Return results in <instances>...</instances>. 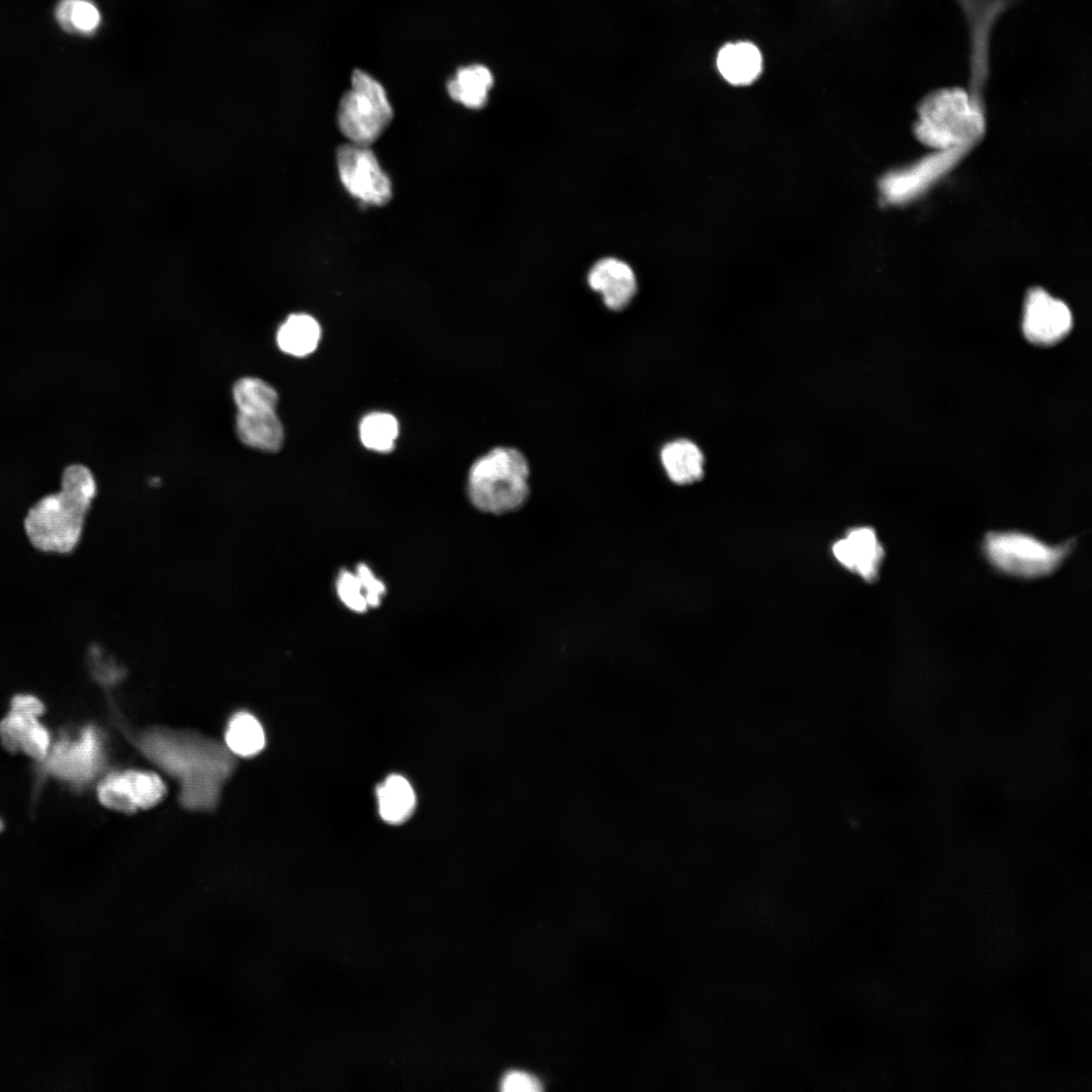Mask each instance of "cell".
<instances>
[{
	"label": "cell",
	"mask_w": 1092,
	"mask_h": 1092,
	"mask_svg": "<svg viewBox=\"0 0 1092 1092\" xmlns=\"http://www.w3.org/2000/svg\"><path fill=\"white\" fill-rule=\"evenodd\" d=\"M138 744L153 762L177 779L181 803L188 809H211L234 768L228 750L198 735L153 729L142 734Z\"/></svg>",
	"instance_id": "1"
},
{
	"label": "cell",
	"mask_w": 1092,
	"mask_h": 1092,
	"mask_svg": "<svg viewBox=\"0 0 1092 1092\" xmlns=\"http://www.w3.org/2000/svg\"><path fill=\"white\" fill-rule=\"evenodd\" d=\"M96 492L95 477L87 466L68 465L59 489L40 496L24 513L23 534L32 549L49 555L71 554L81 542Z\"/></svg>",
	"instance_id": "2"
},
{
	"label": "cell",
	"mask_w": 1092,
	"mask_h": 1092,
	"mask_svg": "<svg viewBox=\"0 0 1092 1092\" xmlns=\"http://www.w3.org/2000/svg\"><path fill=\"white\" fill-rule=\"evenodd\" d=\"M979 93L961 87L930 92L918 104L913 131L935 151L971 149L985 129Z\"/></svg>",
	"instance_id": "3"
},
{
	"label": "cell",
	"mask_w": 1092,
	"mask_h": 1092,
	"mask_svg": "<svg viewBox=\"0 0 1092 1092\" xmlns=\"http://www.w3.org/2000/svg\"><path fill=\"white\" fill-rule=\"evenodd\" d=\"M529 462L519 449L495 447L479 457L469 469V500L485 514L516 512L529 499Z\"/></svg>",
	"instance_id": "4"
},
{
	"label": "cell",
	"mask_w": 1092,
	"mask_h": 1092,
	"mask_svg": "<svg viewBox=\"0 0 1092 1092\" xmlns=\"http://www.w3.org/2000/svg\"><path fill=\"white\" fill-rule=\"evenodd\" d=\"M1075 539L1050 544L1026 532H987L982 551L998 572L1012 577L1035 579L1054 573L1075 547Z\"/></svg>",
	"instance_id": "5"
},
{
	"label": "cell",
	"mask_w": 1092,
	"mask_h": 1092,
	"mask_svg": "<svg viewBox=\"0 0 1092 1092\" xmlns=\"http://www.w3.org/2000/svg\"><path fill=\"white\" fill-rule=\"evenodd\" d=\"M351 85L339 104L338 125L352 144L368 147L388 126L393 110L382 85L368 73L356 69Z\"/></svg>",
	"instance_id": "6"
},
{
	"label": "cell",
	"mask_w": 1092,
	"mask_h": 1092,
	"mask_svg": "<svg viewBox=\"0 0 1092 1092\" xmlns=\"http://www.w3.org/2000/svg\"><path fill=\"white\" fill-rule=\"evenodd\" d=\"M103 759L102 736L95 727L87 726L74 735H63L53 743L43 761L51 776L81 788L96 777Z\"/></svg>",
	"instance_id": "7"
},
{
	"label": "cell",
	"mask_w": 1092,
	"mask_h": 1092,
	"mask_svg": "<svg viewBox=\"0 0 1092 1092\" xmlns=\"http://www.w3.org/2000/svg\"><path fill=\"white\" fill-rule=\"evenodd\" d=\"M337 166L346 190L362 203L380 206L390 200V179L368 147L352 143L339 147Z\"/></svg>",
	"instance_id": "8"
},
{
	"label": "cell",
	"mask_w": 1092,
	"mask_h": 1092,
	"mask_svg": "<svg viewBox=\"0 0 1092 1092\" xmlns=\"http://www.w3.org/2000/svg\"><path fill=\"white\" fill-rule=\"evenodd\" d=\"M968 151H935L909 166L889 172L879 184L883 199L892 204L914 199L946 174Z\"/></svg>",
	"instance_id": "9"
},
{
	"label": "cell",
	"mask_w": 1092,
	"mask_h": 1092,
	"mask_svg": "<svg viewBox=\"0 0 1092 1092\" xmlns=\"http://www.w3.org/2000/svg\"><path fill=\"white\" fill-rule=\"evenodd\" d=\"M165 793L159 776L138 770L111 774L97 788L98 799L105 807L125 813L155 806Z\"/></svg>",
	"instance_id": "10"
},
{
	"label": "cell",
	"mask_w": 1092,
	"mask_h": 1092,
	"mask_svg": "<svg viewBox=\"0 0 1092 1092\" xmlns=\"http://www.w3.org/2000/svg\"><path fill=\"white\" fill-rule=\"evenodd\" d=\"M1072 325V313L1065 302L1041 288L1027 292L1022 320L1027 340L1036 345H1053L1070 332Z\"/></svg>",
	"instance_id": "11"
},
{
	"label": "cell",
	"mask_w": 1092,
	"mask_h": 1092,
	"mask_svg": "<svg viewBox=\"0 0 1092 1092\" xmlns=\"http://www.w3.org/2000/svg\"><path fill=\"white\" fill-rule=\"evenodd\" d=\"M836 560L868 582L875 581L885 558V549L872 527L853 528L832 547Z\"/></svg>",
	"instance_id": "12"
},
{
	"label": "cell",
	"mask_w": 1092,
	"mask_h": 1092,
	"mask_svg": "<svg viewBox=\"0 0 1092 1092\" xmlns=\"http://www.w3.org/2000/svg\"><path fill=\"white\" fill-rule=\"evenodd\" d=\"M587 284L602 295L606 307L613 311L625 309L637 293V280L632 268L622 260L604 258L587 274Z\"/></svg>",
	"instance_id": "13"
},
{
	"label": "cell",
	"mask_w": 1092,
	"mask_h": 1092,
	"mask_svg": "<svg viewBox=\"0 0 1092 1092\" xmlns=\"http://www.w3.org/2000/svg\"><path fill=\"white\" fill-rule=\"evenodd\" d=\"M0 741L11 752H22L43 761L52 747V737L40 717L9 709L0 721Z\"/></svg>",
	"instance_id": "14"
},
{
	"label": "cell",
	"mask_w": 1092,
	"mask_h": 1092,
	"mask_svg": "<svg viewBox=\"0 0 1092 1092\" xmlns=\"http://www.w3.org/2000/svg\"><path fill=\"white\" fill-rule=\"evenodd\" d=\"M336 592L349 610L364 613L369 608L380 605L386 587L368 565L360 563L355 571H340L336 580Z\"/></svg>",
	"instance_id": "15"
},
{
	"label": "cell",
	"mask_w": 1092,
	"mask_h": 1092,
	"mask_svg": "<svg viewBox=\"0 0 1092 1092\" xmlns=\"http://www.w3.org/2000/svg\"><path fill=\"white\" fill-rule=\"evenodd\" d=\"M762 56L758 48L749 41L730 42L723 46L716 57L721 76L733 85H748L755 81L762 70Z\"/></svg>",
	"instance_id": "16"
},
{
	"label": "cell",
	"mask_w": 1092,
	"mask_h": 1092,
	"mask_svg": "<svg viewBox=\"0 0 1092 1092\" xmlns=\"http://www.w3.org/2000/svg\"><path fill=\"white\" fill-rule=\"evenodd\" d=\"M659 458L667 477L675 484H692L704 474V456L700 448L687 439L666 443Z\"/></svg>",
	"instance_id": "17"
},
{
	"label": "cell",
	"mask_w": 1092,
	"mask_h": 1092,
	"mask_svg": "<svg viewBox=\"0 0 1092 1092\" xmlns=\"http://www.w3.org/2000/svg\"><path fill=\"white\" fill-rule=\"evenodd\" d=\"M236 429L239 439L247 446L267 452L278 451L283 443V426L275 412L238 413Z\"/></svg>",
	"instance_id": "18"
},
{
	"label": "cell",
	"mask_w": 1092,
	"mask_h": 1092,
	"mask_svg": "<svg viewBox=\"0 0 1092 1092\" xmlns=\"http://www.w3.org/2000/svg\"><path fill=\"white\" fill-rule=\"evenodd\" d=\"M493 81L486 66L472 64L456 71L447 83V91L454 101L470 109H479L486 104Z\"/></svg>",
	"instance_id": "19"
},
{
	"label": "cell",
	"mask_w": 1092,
	"mask_h": 1092,
	"mask_svg": "<svg viewBox=\"0 0 1092 1092\" xmlns=\"http://www.w3.org/2000/svg\"><path fill=\"white\" fill-rule=\"evenodd\" d=\"M320 338L318 323L306 313L290 314L279 327L276 335L279 349L295 357L312 353L316 349Z\"/></svg>",
	"instance_id": "20"
},
{
	"label": "cell",
	"mask_w": 1092,
	"mask_h": 1092,
	"mask_svg": "<svg viewBox=\"0 0 1092 1092\" xmlns=\"http://www.w3.org/2000/svg\"><path fill=\"white\" fill-rule=\"evenodd\" d=\"M380 816L388 823H400L414 810L416 797L411 784L401 776L392 775L376 791Z\"/></svg>",
	"instance_id": "21"
},
{
	"label": "cell",
	"mask_w": 1092,
	"mask_h": 1092,
	"mask_svg": "<svg viewBox=\"0 0 1092 1092\" xmlns=\"http://www.w3.org/2000/svg\"><path fill=\"white\" fill-rule=\"evenodd\" d=\"M225 743L229 750L237 755L242 757L256 755L265 746L263 727L252 714L237 713L228 724Z\"/></svg>",
	"instance_id": "22"
},
{
	"label": "cell",
	"mask_w": 1092,
	"mask_h": 1092,
	"mask_svg": "<svg viewBox=\"0 0 1092 1092\" xmlns=\"http://www.w3.org/2000/svg\"><path fill=\"white\" fill-rule=\"evenodd\" d=\"M233 397L238 413L242 414L275 412L278 402L277 391L264 380L252 376L235 383Z\"/></svg>",
	"instance_id": "23"
},
{
	"label": "cell",
	"mask_w": 1092,
	"mask_h": 1092,
	"mask_svg": "<svg viewBox=\"0 0 1092 1092\" xmlns=\"http://www.w3.org/2000/svg\"><path fill=\"white\" fill-rule=\"evenodd\" d=\"M56 19L66 31L90 34L100 25L101 15L90 0H61L56 7Z\"/></svg>",
	"instance_id": "24"
},
{
	"label": "cell",
	"mask_w": 1092,
	"mask_h": 1092,
	"mask_svg": "<svg viewBox=\"0 0 1092 1092\" xmlns=\"http://www.w3.org/2000/svg\"><path fill=\"white\" fill-rule=\"evenodd\" d=\"M360 439L363 445L377 452H389L398 435V422L387 413H371L360 423Z\"/></svg>",
	"instance_id": "25"
},
{
	"label": "cell",
	"mask_w": 1092,
	"mask_h": 1092,
	"mask_svg": "<svg viewBox=\"0 0 1092 1092\" xmlns=\"http://www.w3.org/2000/svg\"><path fill=\"white\" fill-rule=\"evenodd\" d=\"M500 1090L504 1092H539L542 1090L541 1082L533 1075L524 1071H510L500 1081Z\"/></svg>",
	"instance_id": "26"
},
{
	"label": "cell",
	"mask_w": 1092,
	"mask_h": 1092,
	"mask_svg": "<svg viewBox=\"0 0 1092 1092\" xmlns=\"http://www.w3.org/2000/svg\"><path fill=\"white\" fill-rule=\"evenodd\" d=\"M10 709L40 717L44 710L42 701L32 694H17L10 701Z\"/></svg>",
	"instance_id": "27"
},
{
	"label": "cell",
	"mask_w": 1092,
	"mask_h": 1092,
	"mask_svg": "<svg viewBox=\"0 0 1092 1092\" xmlns=\"http://www.w3.org/2000/svg\"><path fill=\"white\" fill-rule=\"evenodd\" d=\"M2 828H3V822H2V820L0 819V831L2 830Z\"/></svg>",
	"instance_id": "28"
}]
</instances>
